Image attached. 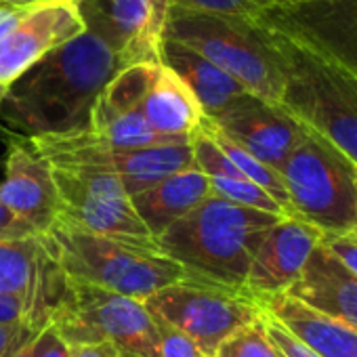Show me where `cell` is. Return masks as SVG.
<instances>
[{
  "mask_svg": "<svg viewBox=\"0 0 357 357\" xmlns=\"http://www.w3.org/2000/svg\"><path fill=\"white\" fill-rule=\"evenodd\" d=\"M122 68L105 43L82 32L7 86L0 120L26 139L82 130L95 101Z\"/></svg>",
  "mask_w": 357,
  "mask_h": 357,
  "instance_id": "6da1fadb",
  "label": "cell"
},
{
  "mask_svg": "<svg viewBox=\"0 0 357 357\" xmlns=\"http://www.w3.org/2000/svg\"><path fill=\"white\" fill-rule=\"evenodd\" d=\"M280 219L284 217L211 196L155 242L164 255L183 265L190 278L246 290L250 263L265 234Z\"/></svg>",
  "mask_w": 357,
  "mask_h": 357,
  "instance_id": "7a4b0ae2",
  "label": "cell"
},
{
  "mask_svg": "<svg viewBox=\"0 0 357 357\" xmlns=\"http://www.w3.org/2000/svg\"><path fill=\"white\" fill-rule=\"evenodd\" d=\"M43 242L68 280L145 301L190 273L158 246L95 236L57 221Z\"/></svg>",
  "mask_w": 357,
  "mask_h": 357,
  "instance_id": "3957f363",
  "label": "cell"
},
{
  "mask_svg": "<svg viewBox=\"0 0 357 357\" xmlns=\"http://www.w3.org/2000/svg\"><path fill=\"white\" fill-rule=\"evenodd\" d=\"M265 32L284 72L280 107L357 166V76L278 32Z\"/></svg>",
  "mask_w": 357,
  "mask_h": 357,
  "instance_id": "277c9868",
  "label": "cell"
},
{
  "mask_svg": "<svg viewBox=\"0 0 357 357\" xmlns=\"http://www.w3.org/2000/svg\"><path fill=\"white\" fill-rule=\"evenodd\" d=\"M162 38L194 49L250 95L280 105L284 91L282 61L269 34L257 24L170 9Z\"/></svg>",
  "mask_w": 357,
  "mask_h": 357,
  "instance_id": "5b68a950",
  "label": "cell"
},
{
  "mask_svg": "<svg viewBox=\"0 0 357 357\" xmlns=\"http://www.w3.org/2000/svg\"><path fill=\"white\" fill-rule=\"evenodd\" d=\"M49 321L70 347L112 344L120 357H160V324L145 301L66 278Z\"/></svg>",
  "mask_w": 357,
  "mask_h": 357,
  "instance_id": "8992f818",
  "label": "cell"
},
{
  "mask_svg": "<svg viewBox=\"0 0 357 357\" xmlns=\"http://www.w3.org/2000/svg\"><path fill=\"white\" fill-rule=\"evenodd\" d=\"M290 217L321 234H347L355 223L357 166L321 137L307 132L280 168Z\"/></svg>",
  "mask_w": 357,
  "mask_h": 357,
  "instance_id": "52a82bcc",
  "label": "cell"
},
{
  "mask_svg": "<svg viewBox=\"0 0 357 357\" xmlns=\"http://www.w3.org/2000/svg\"><path fill=\"white\" fill-rule=\"evenodd\" d=\"M51 166L93 168L116 174L132 198L164 178L194 168L192 139L139 149H118L101 141L89 128L26 139Z\"/></svg>",
  "mask_w": 357,
  "mask_h": 357,
  "instance_id": "ba28073f",
  "label": "cell"
},
{
  "mask_svg": "<svg viewBox=\"0 0 357 357\" xmlns=\"http://www.w3.org/2000/svg\"><path fill=\"white\" fill-rule=\"evenodd\" d=\"M145 305L158 319L188 334L206 357H213L229 334L263 317L261 303L246 290L198 278L158 290Z\"/></svg>",
  "mask_w": 357,
  "mask_h": 357,
  "instance_id": "9c48e42d",
  "label": "cell"
},
{
  "mask_svg": "<svg viewBox=\"0 0 357 357\" xmlns=\"http://www.w3.org/2000/svg\"><path fill=\"white\" fill-rule=\"evenodd\" d=\"M51 170L59 196L61 223L103 238L158 246L116 174L63 166H51Z\"/></svg>",
  "mask_w": 357,
  "mask_h": 357,
  "instance_id": "30bf717a",
  "label": "cell"
},
{
  "mask_svg": "<svg viewBox=\"0 0 357 357\" xmlns=\"http://www.w3.org/2000/svg\"><path fill=\"white\" fill-rule=\"evenodd\" d=\"M252 24L357 76V0H292Z\"/></svg>",
  "mask_w": 357,
  "mask_h": 357,
  "instance_id": "8fae6325",
  "label": "cell"
},
{
  "mask_svg": "<svg viewBox=\"0 0 357 357\" xmlns=\"http://www.w3.org/2000/svg\"><path fill=\"white\" fill-rule=\"evenodd\" d=\"M76 7L84 30L105 43L124 68L162 63L168 7L155 0H82Z\"/></svg>",
  "mask_w": 357,
  "mask_h": 357,
  "instance_id": "7c38bea8",
  "label": "cell"
},
{
  "mask_svg": "<svg viewBox=\"0 0 357 357\" xmlns=\"http://www.w3.org/2000/svg\"><path fill=\"white\" fill-rule=\"evenodd\" d=\"M227 139L278 170L309 132L284 107L244 93L215 118H206Z\"/></svg>",
  "mask_w": 357,
  "mask_h": 357,
  "instance_id": "4fadbf2b",
  "label": "cell"
},
{
  "mask_svg": "<svg viewBox=\"0 0 357 357\" xmlns=\"http://www.w3.org/2000/svg\"><path fill=\"white\" fill-rule=\"evenodd\" d=\"M82 32L86 30L74 3H43L28 9L0 43V86H11L45 55Z\"/></svg>",
  "mask_w": 357,
  "mask_h": 357,
  "instance_id": "5bb4252c",
  "label": "cell"
},
{
  "mask_svg": "<svg viewBox=\"0 0 357 357\" xmlns=\"http://www.w3.org/2000/svg\"><path fill=\"white\" fill-rule=\"evenodd\" d=\"M321 231L305 221L284 217L280 219L263 238L248 275H246V292L255 296L259 303L271 298L275 294L288 292L303 269L321 242Z\"/></svg>",
  "mask_w": 357,
  "mask_h": 357,
  "instance_id": "9a60e30c",
  "label": "cell"
},
{
  "mask_svg": "<svg viewBox=\"0 0 357 357\" xmlns=\"http://www.w3.org/2000/svg\"><path fill=\"white\" fill-rule=\"evenodd\" d=\"M66 286V275L51 259L43 236L0 240V294L26 301L38 326L49 321Z\"/></svg>",
  "mask_w": 357,
  "mask_h": 357,
  "instance_id": "2e32d148",
  "label": "cell"
},
{
  "mask_svg": "<svg viewBox=\"0 0 357 357\" xmlns=\"http://www.w3.org/2000/svg\"><path fill=\"white\" fill-rule=\"evenodd\" d=\"M0 202L40 236L59 221V196L51 164L28 141L9 145L5 178L0 181Z\"/></svg>",
  "mask_w": 357,
  "mask_h": 357,
  "instance_id": "e0dca14e",
  "label": "cell"
},
{
  "mask_svg": "<svg viewBox=\"0 0 357 357\" xmlns=\"http://www.w3.org/2000/svg\"><path fill=\"white\" fill-rule=\"evenodd\" d=\"M286 294L357 332V275L342 267L321 244H317L303 275Z\"/></svg>",
  "mask_w": 357,
  "mask_h": 357,
  "instance_id": "ac0fdd59",
  "label": "cell"
},
{
  "mask_svg": "<svg viewBox=\"0 0 357 357\" xmlns=\"http://www.w3.org/2000/svg\"><path fill=\"white\" fill-rule=\"evenodd\" d=\"M263 311L319 357H357V332L330 319L290 294L261 301Z\"/></svg>",
  "mask_w": 357,
  "mask_h": 357,
  "instance_id": "d6986e66",
  "label": "cell"
},
{
  "mask_svg": "<svg viewBox=\"0 0 357 357\" xmlns=\"http://www.w3.org/2000/svg\"><path fill=\"white\" fill-rule=\"evenodd\" d=\"M211 196V178L194 166L164 178L158 185L132 196L130 200L149 234L158 238Z\"/></svg>",
  "mask_w": 357,
  "mask_h": 357,
  "instance_id": "ffe728a7",
  "label": "cell"
},
{
  "mask_svg": "<svg viewBox=\"0 0 357 357\" xmlns=\"http://www.w3.org/2000/svg\"><path fill=\"white\" fill-rule=\"evenodd\" d=\"M141 114L149 128L164 139H192L204 122L194 93L162 63L141 103Z\"/></svg>",
  "mask_w": 357,
  "mask_h": 357,
  "instance_id": "44dd1931",
  "label": "cell"
},
{
  "mask_svg": "<svg viewBox=\"0 0 357 357\" xmlns=\"http://www.w3.org/2000/svg\"><path fill=\"white\" fill-rule=\"evenodd\" d=\"M160 61L188 84V89L198 99L204 118H215L229 103L248 93L240 82H236L213 61L181 43L162 38Z\"/></svg>",
  "mask_w": 357,
  "mask_h": 357,
  "instance_id": "7402d4cb",
  "label": "cell"
},
{
  "mask_svg": "<svg viewBox=\"0 0 357 357\" xmlns=\"http://www.w3.org/2000/svg\"><path fill=\"white\" fill-rule=\"evenodd\" d=\"M160 63H135L128 68H122L109 84L103 89L99 99L93 105L91 120H101L118 114H128V112H139L141 103L158 74Z\"/></svg>",
  "mask_w": 357,
  "mask_h": 357,
  "instance_id": "603a6c76",
  "label": "cell"
},
{
  "mask_svg": "<svg viewBox=\"0 0 357 357\" xmlns=\"http://www.w3.org/2000/svg\"><path fill=\"white\" fill-rule=\"evenodd\" d=\"M202 128L217 141V145L223 149V153L231 160V164L240 170V174L248 181H252L255 185H259L261 190H265L286 213V217H290V204H288V194L284 188V181L278 170L269 168L267 164H263L261 160H257L255 155H250L246 149H242L240 145H236L231 139H227L215 124H211L206 118L202 122Z\"/></svg>",
  "mask_w": 357,
  "mask_h": 357,
  "instance_id": "cb8c5ba5",
  "label": "cell"
},
{
  "mask_svg": "<svg viewBox=\"0 0 357 357\" xmlns=\"http://www.w3.org/2000/svg\"><path fill=\"white\" fill-rule=\"evenodd\" d=\"M286 3H292V0H170V9L252 22Z\"/></svg>",
  "mask_w": 357,
  "mask_h": 357,
  "instance_id": "d4e9b609",
  "label": "cell"
},
{
  "mask_svg": "<svg viewBox=\"0 0 357 357\" xmlns=\"http://www.w3.org/2000/svg\"><path fill=\"white\" fill-rule=\"evenodd\" d=\"M208 178H211L213 196L221 200H227L244 208H255L269 215L286 217L284 208L265 190H261L259 185L248 181V178H229V176H208Z\"/></svg>",
  "mask_w": 357,
  "mask_h": 357,
  "instance_id": "484cf974",
  "label": "cell"
},
{
  "mask_svg": "<svg viewBox=\"0 0 357 357\" xmlns=\"http://www.w3.org/2000/svg\"><path fill=\"white\" fill-rule=\"evenodd\" d=\"M213 357H278L265 330V313L261 319L229 334L215 351Z\"/></svg>",
  "mask_w": 357,
  "mask_h": 357,
  "instance_id": "4316f807",
  "label": "cell"
},
{
  "mask_svg": "<svg viewBox=\"0 0 357 357\" xmlns=\"http://www.w3.org/2000/svg\"><path fill=\"white\" fill-rule=\"evenodd\" d=\"M160 324V357H206L204 351L181 330H176L162 319Z\"/></svg>",
  "mask_w": 357,
  "mask_h": 357,
  "instance_id": "83f0119b",
  "label": "cell"
},
{
  "mask_svg": "<svg viewBox=\"0 0 357 357\" xmlns=\"http://www.w3.org/2000/svg\"><path fill=\"white\" fill-rule=\"evenodd\" d=\"M342 267L357 275V234H324L319 242Z\"/></svg>",
  "mask_w": 357,
  "mask_h": 357,
  "instance_id": "f1b7e54d",
  "label": "cell"
},
{
  "mask_svg": "<svg viewBox=\"0 0 357 357\" xmlns=\"http://www.w3.org/2000/svg\"><path fill=\"white\" fill-rule=\"evenodd\" d=\"M265 330H267V336H269L271 344L275 347V351L282 353L284 357H319L307 344H303L298 338H294L286 328H282L275 319H271L267 313H265Z\"/></svg>",
  "mask_w": 357,
  "mask_h": 357,
  "instance_id": "f546056e",
  "label": "cell"
},
{
  "mask_svg": "<svg viewBox=\"0 0 357 357\" xmlns=\"http://www.w3.org/2000/svg\"><path fill=\"white\" fill-rule=\"evenodd\" d=\"M34 357H72V347L61 338L51 321H47L34 340Z\"/></svg>",
  "mask_w": 357,
  "mask_h": 357,
  "instance_id": "4dcf8cb0",
  "label": "cell"
},
{
  "mask_svg": "<svg viewBox=\"0 0 357 357\" xmlns=\"http://www.w3.org/2000/svg\"><path fill=\"white\" fill-rule=\"evenodd\" d=\"M13 324H28L40 330L32 307L15 296L0 294V326H13Z\"/></svg>",
  "mask_w": 357,
  "mask_h": 357,
  "instance_id": "1f68e13d",
  "label": "cell"
},
{
  "mask_svg": "<svg viewBox=\"0 0 357 357\" xmlns=\"http://www.w3.org/2000/svg\"><path fill=\"white\" fill-rule=\"evenodd\" d=\"M38 330L28 324H13V326H0V357L11 355L24 342H28Z\"/></svg>",
  "mask_w": 357,
  "mask_h": 357,
  "instance_id": "d6a6232c",
  "label": "cell"
},
{
  "mask_svg": "<svg viewBox=\"0 0 357 357\" xmlns=\"http://www.w3.org/2000/svg\"><path fill=\"white\" fill-rule=\"evenodd\" d=\"M36 234L26 221H22L15 213H11L3 202H0V240H20Z\"/></svg>",
  "mask_w": 357,
  "mask_h": 357,
  "instance_id": "836d02e7",
  "label": "cell"
},
{
  "mask_svg": "<svg viewBox=\"0 0 357 357\" xmlns=\"http://www.w3.org/2000/svg\"><path fill=\"white\" fill-rule=\"evenodd\" d=\"M72 357H120V353L103 342V344H80V347H72Z\"/></svg>",
  "mask_w": 357,
  "mask_h": 357,
  "instance_id": "e575fe53",
  "label": "cell"
},
{
  "mask_svg": "<svg viewBox=\"0 0 357 357\" xmlns=\"http://www.w3.org/2000/svg\"><path fill=\"white\" fill-rule=\"evenodd\" d=\"M26 11L28 9H13L7 5H0V43H3V38L17 26V22L22 20Z\"/></svg>",
  "mask_w": 357,
  "mask_h": 357,
  "instance_id": "d590c367",
  "label": "cell"
},
{
  "mask_svg": "<svg viewBox=\"0 0 357 357\" xmlns=\"http://www.w3.org/2000/svg\"><path fill=\"white\" fill-rule=\"evenodd\" d=\"M45 0H0V5H7L13 9H32L36 5H43Z\"/></svg>",
  "mask_w": 357,
  "mask_h": 357,
  "instance_id": "8d00e7d4",
  "label": "cell"
},
{
  "mask_svg": "<svg viewBox=\"0 0 357 357\" xmlns=\"http://www.w3.org/2000/svg\"><path fill=\"white\" fill-rule=\"evenodd\" d=\"M34 340H36V334L28 342H24L20 349H15L11 355H7V357H34Z\"/></svg>",
  "mask_w": 357,
  "mask_h": 357,
  "instance_id": "74e56055",
  "label": "cell"
},
{
  "mask_svg": "<svg viewBox=\"0 0 357 357\" xmlns=\"http://www.w3.org/2000/svg\"><path fill=\"white\" fill-rule=\"evenodd\" d=\"M45 3H74V5H78V3H82V0H45Z\"/></svg>",
  "mask_w": 357,
  "mask_h": 357,
  "instance_id": "f35d334b",
  "label": "cell"
},
{
  "mask_svg": "<svg viewBox=\"0 0 357 357\" xmlns=\"http://www.w3.org/2000/svg\"><path fill=\"white\" fill-rule=\"evenodd\" d=\"M7 95V86H0V105H3V99Z\"/></svg>",
  "mask_w": 357,
  "mask_h": 357,
  "instance_id": "ab89813d",
  "label": "cell"
},
{
  "mask_svg": "<svg viewBox=\"0 0 357 357\" xmlns=\"http://www.w3.org/2000/svg\"><path fill=\"white\" fill-rule=\"evenodd\" d=\"M353 234H357V206H355V223H353V229H351Z\"/></svg>",
  "mask_w": 357,
  "mask_h": 357,
  "instance_id": "60d3db41",
  "label": "cell"
},
{
  "mask_svg": "<svg viewBox=\"0 0 357 357\" xmlns=\"http://www.w3.org/2000/svg\"><path fill=\"white\" fill-rule=\"evenodd\" d=\"M155 3H160V5H164V7L170 9V0H155Z\"/></svg>",
  "mask_w": 357,
  "mask_h": 357,
  "instance_id": "b9f144b4",
  "label": "cell"
},
{
  "mask_svg": "<svg viewBox=\"0 0 357 357\" xmlns=\"http://www.w3.org/2000/svg\"><path fill=\"white\" fill-rule=\"evenodd\" d=\"M278 357H284V355H282V353H278Z\"/></svg>",
  "mask_w": 357,
  "mask_h": 357,
  "instance_id": "7bdbcfd3",
  "label": "cell"
}]
</instances>
